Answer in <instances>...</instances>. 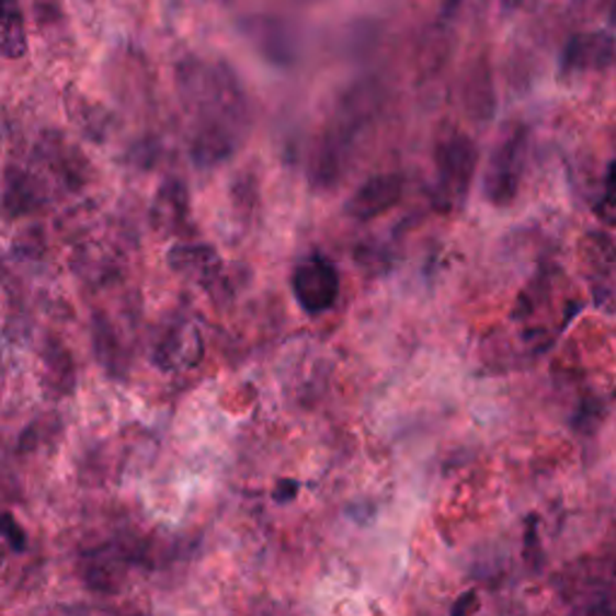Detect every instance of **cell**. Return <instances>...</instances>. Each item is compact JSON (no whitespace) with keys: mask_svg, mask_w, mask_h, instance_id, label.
<instances>
[{"mask_svg":"<svg viewBox=\"0 0 616 616\" xmlns=\"http://www.w3.org/2000/svg\"><path fill=\"white\" fill-rule=\"evenodd\" d=\"M292 285L304 311L323 313L338 299L340 277L332 263H328L326 258L313 255L294 270Z\"/></svg>","mask_w":616,"mask_h":616,"instance_id":"cell-4","label":"cell"},{"mask_svg":"<svg viewBox=\"0 0 616 616\" xmlns=\"http://www.w3.org/2000/svg\"><path fill=\"white\" fill-rule=\"evenodd\" d=\"M479 607V602H477V595L475 593H465L458 597V602H455V607H453V616H472Z\"/></svg>","mask_w":616,"mask_h":616,"instance_id":"cell-9","label":"cell"},{"mask_svg":"<svg viewBox=\"0 0 616 616\" xmlns=\"http://www.w3.org/2000/svg\"><path fill=\"white\" fill-rule=\"evenodd\" d=\"M402 198V179L400 176H376L368 179L364 186L356 191L350 203L347 213L356 219H374L388 213Z\"/></svg>","mask_w":616,"mask_h":616,"instance_id":"cell-6","label":"cell"},{"mask_svg":"<svg viewBox=\"0 0 616 616\" xmlns=\"http://www.w3.org/2000/svg\"><path fill=\"white\" fill-rule=\"evenodd\" d=\"M616 58V39L609 32L578 34L563 52L566 70H605Z\"/></svg>","mask_w":616,"mask_h":616,"instance_id":"cell-5","label":"cell"},{"mask_svg":"<svg viewBox=\"0 0 616 616\" xmlns=\"http://www.w3.org/2000/svg\"><path fill=\"white\" fill-rule=\"evenodd\" d=\"M181 80L186 100L198 111L193 157L201 164H217L237 147V130L246 116L243 92L225 66H193Z\"/></svg>","mask_w":616,"mask_h":616,"instance_id":"cell-1","label":"cell"},{"mask_svg":"<svg viewBox=\"0 0 616 616\" xmlns=\"http://www.w3.org/2000/svg\"><path fill=\"white\" fill-rule=\"evenodd\" d=\"M525 145V130L521 126H511L503 138L494 145V152L489 157L484 169L482 189L487 201L497 207H506L515 201L521 189V157Z\"/></svg>","mask_w":616,"mask_h":616,"instance_id":"cell-2","label":"cell"},{"mask_svg":"<svg viewBox=\"0 0 616 616\" xmlns=\"http://www.w3.org/2000/svg\"><path fill=\"white\" fill-rule=\"evenodd\" d=\"M479 167V150L477 145L465 138V135H450L443 140L436 150V171H438V186L446 201L460 203L465 193L470 191V183Z\"/></svg>","mask_w":616,"mask_h":616,"instance_id":"cell-3","label":"cell"},{"mask_svg":"<svg viewBox=\"0 0 616 616\" xmlns=\"http://www.w3.org/2000/svg\"><path fill=\"white\" fill-rule=\"evenodd\" d=\"M465 109L475 121H491L497 114V96H494V78L487 58H479L470 76L465 80Z\"/></svg>","mask_w":616,"mask_h":616,"instance_id":"cell-7","label":"cell"},{"mask_svg":"<svg viewBox=\"0 0 616 616\" xmlns=\"http://www.w3.org/2000/svg\"><path fill=\"white\" fill-rule=\"evenodd\" d=\"M607 189H609V193H616V162L609 167V174H607Z\"/></svg>","mask_w":616,"mask_h":616,"instance_id":"cell-10","label":"cell"},{"mask_svg":"<svg viewBox=\"0 0 616 616\" xmlns=\"http://www.w3.org/2000/svg\"><path fill=\"white\" fill-rule=\"evenodd\" d=\"M27 52V34L18 0H0V54L20 58Z\"/></svg>","mask_w":616,"mask_h":616,"instance_id":"cell-8","label":"cell"}]
</instances>
